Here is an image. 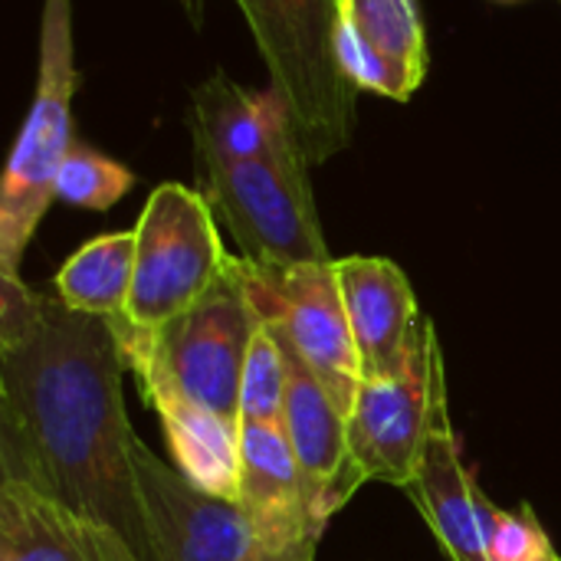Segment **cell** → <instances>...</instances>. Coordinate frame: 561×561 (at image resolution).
Wrapping results in <instances>:
<instances>
[{"mask_svg": "<svg viewBox=\"0 0 561 561\" xmlns=\"http://www.w3.org/2000/svg\"><path fill=\"white\" fill-rule=\"evenodd\" d=\"M447 385L434 322L424 316L408 371L394 381H362L348 414V450L365 483L408 490L421 467L437 391Z\"/></svg>", "mask_w": 561, "mask_h": 561, "instance_id": "cell-8", "label": "cell"}, {"mask_svg": "<svg viewBox=\"0 0 561 561\" xmlns=\"http://www.w3.org/2000/svg\"><path fill=\"white\" fill-rule=\"evenodd\" d=\"M289 105L309 164L345 151L355 128V85L339 62V0H237Z\"/></svg>", "mask_w": 561, "mask_h": 561, "instance_id": "cell-3", "label": "cell"}, {"mask_svg": "<svg viewBox=\"0 0 561 561\" xmlns=\"http://www.w3.org/2000/svg\"><path fill=\"white\" fill-rule=\"evenodd\" d=\"M339 62L358 92L408 102L431 69L417 0H339Z\"/></svg>", "mask_w": 561, "mask_h": 561, "instance_id": "cell-11", "label": "cell"}, {"mask_svg": "<svg viewBox=\"0 0 561 561\" xmlns=\"http://www.w3.org/2000/svg\"><path fill=\"white\" fill-rule=\"evenodd\" d=\"M500 3H513V0H500Z\"/></svg>", "mask_w": 561, "mask_h": 561, "instance_id": "cell-25", "label": "cell"}, {"mask_svg": "<svg viewBox=\"0 0 561 561\" xmlns=\"http://www.w3.org/2000/svg\"><path fill=\"white\" fill-rule=\"evenodd\" d=\"M335 270L362 362V381L401 378L424 319L404 270L385 256H345L335 260Z\"/></svg>", "mask_w": 561, "mask_h": 561, "instance_id": "cell-13", "label": "cell"}, {"mask_svg": "<svg viewBox=\"0 0 561 561\" xmlns=\"http://www.w3.org/2000/svg\"><path fill=\"white\" fill-rule=\"evenodd\" d=\"M135 480L148 529L151 561H247L256 536L237 500L194 486L135 440Z\"/></svg>", "mask_w": 561, "mask_h": 561, "instance_id": "cell-9", "label": "cell"}, {"mask_svg": "<svg viewBox=\"0 0 561 561\" xmlns=\"http://www.w3.org/2000/svg\"><path fill=\"white\" fill-rule=\"evenodd\" d=\"M128 365L108 319L0 276V477L118 533L151 561Z\"/></svg>", "mask_w": 561, "mask_h": 561, "instance_id": "cell-1", "label": "cell"}, {"mask_svg": "<svg viewBox=\"0 0 561 561\" xmlns=\"http://www.w3.org/2000/svg\"><path fill=\"white\" fill-rule=\"evenodd\" d=\"M131 187H135V174L125 164L76 141L59 168L56 201H62L69 207H82V210H108Z\"/></svg>", "mask_w": 561, "mask_h": 561, "instance_id": "cell-19", "label": "cell"}, {"mask_svg": "<svg viewBox=\"0 0 561 561\" xmlns=\"http://www.w3.org/2000/svg\"><path fill=\"white\" fill-rule=\"evenodd\" d=\"M256 546L283 549L306 536H322L306 506V483L283 424L243 421L240 427V493Z\"/></svg>", "mask_w": 561, "mask_h": 561, "instance_id": "cell-15", "label": "cell"}, {"mask_svg": "<svg viewBox=\"0 0 561 561\" xmlns=\"http://www.w3.org/2000/svg\"><path fill=\"white\" fill-rule=\"evenodd\" d=\"M260 322L240 256H230L214 289L168 325L141 332L128 322H112V329L145 401L178 398L230 427H243L240 394Z\"/></svg>", "mask_w": 561, "mask_h": 561, "instance_id": "cell-2", "label": "cell"}, {"mask_svg": "<svg viewBox=\"0 0 561 561\" xmlns=\"http://www.w3.org/2000/svg\"><path fill=\"white\" fill-rule=\"evenodd\" d=\"M319 539L322 536H306L293 546H283V549H266V546H253L250 559L247 561H316L319 552Z\"/></svg>", "mask_w": 561, "mask_h": 561, "instance_id": "cell-22", "label": "cell"}, {"mask_svg": "<svg viewBox=\"0 0 561 561\" xmlns=\"http://www.w3.org/2000/svg\"><path fill=\"white\" fill-rule=\"evenodd\" d=\"M266 322V319H263ZM286 365V404H283V431L296 450L302 483H306V506L319 529L348 506V500L362 490V473L352 463L348 450V417L329 398L316 371L296 352V345L266 322Z\"/></svg>", "mask_w": 561, "mask_h": 561, "instance_id": "cell-10", "label": "cell"}, {"mask_svg": "<svg viewBox=\"0 0 561 561\" xmlns=\"http://www.w3.org/2000/svg\"><path fill=\"white\" fill-rule=\"evenodd\" d=\"M0 561H141L112 529L20 486L0 483Z\"/></svg>", "mask_w": 561, "mask_h": 561, "instance_id": "cell-16", "label": "cell"}, {"mask_svg": "<svg viewBox=\"0 0 561 561\" xmlns=\"http://www.w3.org/2000/svg\"><path fill=\"white\" fill-rule=\"evenodd\" d=\"M217 217L207 197L184 184H161L135 224V276L125 322L154 332L197 306L227 273Z\"/></svg>", "mask_w": 561, "mask_h": 561, "instance_id": "cell-5", "label": "cell"}, {"mask_svg": "<svg viewBox=\"0 0 561 561\" xmlns=\"http://www.w3.org/2000/svg\"><path fill=\"white\" fill-rule=\"evenodd\" d=\"M135 276V230L102 233L79 247L53 279L56 296L85 316L125 322Z\"/></svg>", "mask_w": 561, "mask_h": 561, "instance_id": "cell-18", "label": "cell"}, {"mask_svg": "<svg viewBox=\"0 0 561 561\" xmlns=\"http://www.w3.org/2000/svg\"><path fill=\"white\" fill-rule=\"evenodd\" d=\"M283 404H286V365L283 352L270 332L266 322H260V332L250 348L247 375H243V394H240V414L243 421L260 424H283Z\"/></svg>", "mask_w": 561, "mask_h": 561, "instance_id": "cell-20", "label": "cell"}, {"mask_svg": "<svg viewBox=\"0 0 561 561\" xmlns=\"http://www.w3.org/2000/svg\"><path fill=\"white\" fill-rule=\"evenodd\" d=\"M539 561H561V556L559 552H556V546H552V549H549V552H546V556H542V559Z\"/></svg>", "mask_w": 561, "mask_h": 561, "instance_id": "cell-24", "label": "cell"}, {"mask_svg": "<svg viewBox=\"0 0 561 561\" xmlns=\"http://www.w3.org/2000/svg\"><path fill=\"white\" fill-rule=\"evenodd\" d=\"M477 513L483 526V542H486V559L490 561H539L549 549V536L539 526L533 506H519L516 513L493 506L483 490L477 486Z\"/></svg>", "mask_w": 561, "mask_h": 561, "instance_id": "cell-21", "label": "cell"}, {"mask_svg": "<svg viewBox=\"0 0 561 561\" xmlns=\"http://www.w3.org/2000/svg\"><path fill=\"white\" fill-rule=\"evenodd\" d=\"M201 168V194L256 266L329 263L309 161H214Z\"/></svg>", "mask_w": 561, "mask_h": 561, "instance_id": "cell-6", "label": "cell"}, {"mask_svg": "<svg viewBox=\"0 0 561 561\" xmlns=\"http://www.w3.org/2000/svg\"><path fill=\"white\" fill-rule=\"evenodd\" d=\"M197 164L214 161H309L289 105L276 89L250 92L214 72L194 89L191 105Z\"/></svg>", "mask_w": 561, "mask_h": 561, "instance_id": "cell-12", "label": "cell"}, {"mask_svg": "<svg viewBox=\"0 0 561 561\" xmlns=\"http://www.w3.org/2000/svg\"><path fill=\"white\" fill-rule=\"evenodd\" d=\"M76 43L72 0H46L39 26L36 95L20 125L0 187V276H20V260L56 201L59 168L76 145L72 95H76Z\"/></svg>", "mask_w": 561, "mask_h": 561, "instance_id": "cell-4", "label": "cell"}, {"mask_svg": "<svg viewBox=\"0 0 561 561\" xmlns=\"http://www.w3.org/2000/svg\"><path fill=\"white\" fill-rule=\"evenodd\" d=\"M164 427L171 450V467L184 473L204 493L220 500H237L240 493V427L224 424L220 417L191 408L178 398L148 401Z\"/></svg>", "mask_w": 561, "mask_h": 561, "instance_id": "cell-17", "label": "cell"}, {"mask_svg": "<svg viewBox=\"0 0 561 561\" xmlns=\"http://www.w3.org/2000/svg\"><path fill=\"white\" fill-rule=\"evenodd\" d=\"M431 526L450 561H490L483 526L477 513V477L463 467L460 444L450 424L447 385L434 398L427 440L421 450V467L404 490Z\"/></svg>", "mask_w": 561, "mask_h": 561, "instance_id": "cell-14", "label": "cell"}, {"mask_svg": "<svg viewBox=\"0 0 561 561\" xmlns=\"http://www.w3.org/2000/svg\"><path fill=\"white\" fill-rule=\"evenodd\" d=\"M181 3H184V7H187V10H191L194 16L201 13V0H181Z\"/></svg>", "mask_w": 561, "mask_h": 561, "instance_id": "cell-23", "label": "cell"}, {"mask_svg": "<svg viewBox=\"0 0 561 561\" xmlns=\"http://www.w3.org/2000/svg\"><path fill=\"white\" fill-rule=\"evenodd\" d=\"M240 273L260 319L273 322L316 371L348 417L362 388V362L339 286L335 260L299 266H256L240 256Z\"/></svg>", "mask_w": 561, "mask_h": 561, "instance_id": "cell-7", "label": "cell"}]
</instances>
